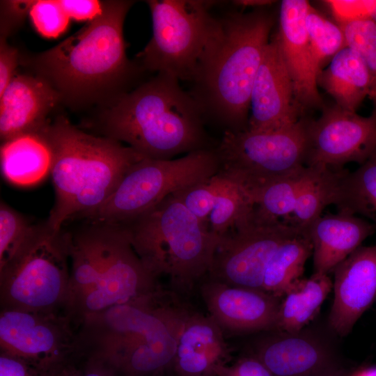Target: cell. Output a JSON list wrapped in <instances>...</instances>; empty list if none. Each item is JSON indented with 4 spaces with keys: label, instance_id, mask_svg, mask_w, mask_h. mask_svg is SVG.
<instances>
[{
    "label": "cell",
    "instance_id": "obj_1",
    "mask_svg": "<svg viewBox=\"0 0 376 376\" xmlns=\"http://www.w3.org/2000/svg\"><path fill=\"white\" fill-rule=\"evenodd\" d=\"M190 312L161 290L86 318L77 329V349L99 357L118 376H166Z\"/></svg>",
    "mask_w": 376,
    "mask_h": 376
},
{
    "label": "cell",
    "instance_id": "obj_2",
    "mask_svg": "<svg viewBox=\"0 0 376 376\" xmlns=\"http://www.w3.org/2000/svg\"><path fill=\"white\" fill-rule=\"evenodd\" d=\"M179 81L157 73L113 98L93 126L102 136L125 142L149 159H171L212 148L202 109Z\"/></svg>",
    "mask_w": 376,
    "mask_h": 376
},
{
    "label": "cell",
    "instance_id": "obj_3",
    "mask_svg": "<svg viewBox=\"0 0 376 376\" xmlns=\"http://www.w3.org/2000/svg\"><path fill=\"white\" fill-rule=\"evenodd\" d=\"M265 8L217 18L191 81L205 120L224 132L248 130L253 84L275 24Z\"/></svg>",
    "mask_w": 376,
    "mask_h": 376
},
{
    "label": "cell",
    "instance_id": "obj_4",
    "mask_svg": "<svg viewBox=\"0 0 376 376\" xmlns=\"http://www.w3.org/2000/svg\"><path fill=\"white\" fill-rule=\"evenodd\" d=\"M68 241L70 279L63 311L77 328L92 315L162 289L121 225L91 223L68 233Z\"/></svg>",
    "mask_w": 376,
    "mask_h": 376
},
{
    "label": "cell",
    "instance_id": "obj_5",
    "mask_svg": "<svg viewBox=\"0 0 376 376\" xmlns=\"http://www.w3.org/2000/svg\"><path fill=\"white\" fill-rule=\"evenodd\" d=\"M132 1H107L102 11L73 36L29 60L65 100L87 103L115 92L139 70L126 55L125 16Z\"/></svg>",
    "mask_w": 376,
    "mask_h": 376
},
{
    "label": "cell",
    "instance_id": "obj_6",
    "mask_svg": "<svg viewBox=\"0 0 376 376\" xmlns=\"http://www.w3.org/2000/svg\"><path fill=\"white\" fill-rule=\"evenodd\" d=\"M46 131L56 196L46 224L56 232L68 220L86 218L100 208L130 169L146 158L118 141L78 129L63 116L49 121Z\"/></svg>",
    "mask_w": 376,
    "mask_h": 376
},
{
    "label": "cell",
    "instance_id": "obj_7",
    "mask_svg": "<svg viewBox=\"0 0 376 376\" xmlns=\"http://www.w3.org/2000/svg\"><path fill=\"white\" fill-rule=\"evenodd\" d=\"M119 225L147 269L157 279L168 276L175 290L185 293L207 275L221 238L174 194Z\"/></svg>",
    "mask_w": 376,
    "mask_h": 376
},
{
    "label": "cell",
    "instance_id": "obj_8",
    "mask_svg": "<svg viewBox=\"0 0 376 376\" xmlns=\"http://www.w3.org/2000/svg\"><path fill=\"white\" fill-rule=\"evenodd\" d=\"M70 279L68 233L46 222L0 267L1 308L63 311Z\"/></svg>",
    "mask_w": 376,
    "mask_h": 376
},
{
    "label": "cell",
    "instance_id": "obj_9",
    "mask_svg": "<svg viewBox=\"0 0 376 376\" xmlns=\"http://www.w3.org/2000/svg\"><path fill=\"white\" fill-rule=\"evenodd\" d=\"M152 36L136 55L143 70L192 81L202 55L215 30L210 12L216 1L148 0Z\"/></svg>",
    "mask_w": 376,
    "mask_h": 376
},
{
    "label": "cell",
    "instance_id": "obj_10",
    "mask_svg": "<svg viewBox=\"0 0 376 376\" xmlns=\"http://www.w3.org/2000/svg\"><path fill=\"white\" fill-rule=\"evenodd\" d=\"M219 169L215 148L171 159L144 158L130 169L107 200L86 219L97 224L125 223Z\"/></svg>",
    "mask_w": 376,
    "mask_h": 376
},
{
    "label": "cell",
    "instance_id": "obj_11",
    "mask_svg": "<svg viewBox=\"0 0 376 376\" xmlns=\"http://www.w3.org/2000/svg\"><path fill=\"white\" fill-rule=\"evenodd\" d=\"M308 123L300 118L278 130L224 132L215 147L219 171L240 184L253 201L266 185L306 166Z\"/></svg>",
    "mask_w": 376,
    "mask_h": 376
},
{
    "label": "cell",
    "instance_id": "obj_12",
    "mask_svg": "<svg viewBox=\"0 0 376 376\" xmlns=\"http://www.w3.org/2000/svg\"><path fill=\"white\" fill-rule=\"evenodd\" d=\"M303 232L291 223L259 217L253 207L246 219L221 237L207 276L230 285L262 290L273 253L283 242Z\"/></svg>",
    "mask_w": 376,
    "mask_h": 376
},
{
    "label": "cell",
    "instance_id": "obj_13",
    "mask_svg": "<svg viewBox=\"0 0 376 376\" xmlns=\"http://www.w3.org/2000/svg\"><path fill=\"white\" fill-rule=\"evenodd\" d=\"M77 333L63 311L1 308L0 352L44 371L77 349Z\"/></svg>",
    "mask_w": 376,
    "mask_h": 376
},
{
    "label": "cell",
    "instance_id": "obj_14",
    "mask_svg": "<svg viewBox=\"0 0 376 376\" xmlns=\"http://www.w3.org/2000/svg\"><path fill=\"white\" fill-rule=\"evenodd\" d=\"M376 150V111L368 117L336 104L322 109L308 123L306 166L340 169L350 162L359 165Z\"/></svg>",
    "mask_w": 376,
    "mask_h": 376
},
{
    "label": "cell",
    "instance_id": "obj_15",
    "mask_svg": "<svg viewBox=\"0 0 376 376\" xmlns=\"http://www.w3.org/2000/svg\"><path fill=\"white\" fill-rule=\"evenodd\" d=\"M200 288L209 315L224 333L276 331L280 298L262 290L233 286L209 277Z\"/></svg>",
    "mask_w": 376,
    "mask_h": 376
},
{
    "label": "cell",
    "instance_id": "obj_16",
    "mask_svg": "<svg viewBox=\"0 0 376 376\" xmlns=\"http://www.w3.org/2000/svg\"><path fill=\"white\" fill-rule=\"evenodd\" d=\"M248 130L274 131L301 118L290 76L274 39L269 41L256 73L250 97Z\"/></svg>",
    "mask_w": 376,
    "mask_h": 376
},
{
    "label": "cell",
    "instance_id": "obj_17",
    "mask_svg": "<svg viewBox=\"0 0 376 376\" xmlns=\"http://www.w3.org/2000/svg\"><path fill=\"white\" fill-rule=\"evenodd\" d=\"M334 298L329 325L347 336L376 299V244L361 246L333 270Z\"/></svg>",
    "mask_w": 376,
    "mask_h": 376
},
{
    "label": "cell",
    "instance_id": "obj_18",
    "mask_svg": "<svg viewBox=\"0 0 376 376\" xmlns=\"http://www.w3.org/2000/svg\"><path fill=\"white\" fill-rule=\"evenodd\" d=\"M309 4L306 0L282 1L279 29L274 38L290 76L295 102L301 112L322 105L318 89V72L305 26Z\"/></svg>",
    "mask_w": 376,
    "mask_h": 376
},
{
    "label": "cell",
    "instance_id": "obj_19",
    "mask_svg": "<svg viewBox=\"0 0 376 376\" xmlns=\"http://www.w3.org/2000/svg\"><path fill=\"white\" fill-rule=\"evenodd\" d=\"M267 333L256 341L251 354L274 376H313L336 365L328 346L311 334Z\"/></svg>",
    "mask_w": 376,
    "mask_h": 376
},
{
    "label": "cell",
    "instance_id": "obj_20",
    "mask_svg": "<svg viewBox=\"0 0 376 376\" xmlns=\"http://www.w3.org/2000/svg\"><path fill=\"white\" fill-rule=\"evenodd\" d=\"M61 100L60 93L42 77L15 75L0 94L1 142L41 128Z\"/></svg>",
    "mask_w": 376,
    "mask_h": 376
},
{
    "label": "cell",
    "instance_id": "obj_21",
    "mask_svg": "<svg viewBox=\"0 0 376 376\" xmlns=\"http://www.w3.org/2000/svg\"><path fill=\"white\" fill-rule=\"evenodd\" d=\"M230 349L214 319L191 311L182 327L171 373L176 376H216L228 363Z\"/></svg>",
    "mask_w": 376,
    "mask_h": 376
},
{
    "label": "cell",
    "instance_id": "obj_22",
    "mask_svg": "<svg viewBox=\"0 0 376 376\" xmlns=\"http://www.w3.org/2000/svg\"><path fill=\"white\" fill-rule=\"evenodd\" d=\"M375 230L373 224L356 215L322 214L306 230L313 246L314 272H333Z\"/></svg>",
    "mask_w": 376,
    "mask_h": 376
},
{
    "label": "cell",
    "instance_id": "obj_23",
    "mask_svg": "<svg viewBox=\"0 0 376 376\" xmlns=\"http://www.w3.org/2000/svg\"><path fill=\"white\" fill-rule=\"evenodd\" d=\"M47 123L40 129L2 141L1 169L8 182L29 187L50 174L53 153L46 131Z\"/></svg>",
    "mask_w": 376,
    "mask_h": 376
},
{
    "label": "cell",
    "instance_id": "obj_24",
    "mask_svg": "<svg viewBox=\"0 0 376 376\" xmlns=\"http://www.w3.org/2000/svg\"><path fill=\"white\" fill-rule=\"evenodd\" d=\"M323 88L339 107L356 112L371 91L370 72L361 57L348 47L339 51L318 75Z\"/></svg>",
    "mask_w": 376,
    "mask_h": 376
},
{
    "label": "cell",
    "instance_id": "obj_25",
    "mask_svg": "<svg viewBox=\"0 0 376 376\" xmlns=\"http://www.w3.org/2000/svg\"><path fill=\"white\" fill-rule=\"evenodd\" d=\"M333 288L327 274L314 272L294 282L281 299L276 329L298 332L309 323Z\"/></svg>",
    "mask_w": 376,
    "mask_h": 376
},
{
    "label": "cell",
    "instance_id": "obj_26",
    "mask_svg": "<svg viewBox=\"0 0 376 376\" xmlns=\"http://www.w3.org/2000/svg\"><path fill=\"white\" fill-rule=\"evenodd\" d=\"M333 205L338 212L361 215L376 226V150L356 170L343 169Z\"/></svg>",
    "mask_w": 376,
    "mask_h": 376
},
{
    "label": "cell",
    "instance_id": "obj_27",
    "mask_svg": "<svg viewBox=\"0 0 376 376\" xmlns=\"http://www.w3.org/2000/svg\"><path fill=\"white\" fill-rule=\"evenodd\" d=\"M312 253L307 232L283 242L267 265L262 290L281 299L290 285L301 278L305 263Z\"/></svg>",
    "mask_w": 376,
    "mask_h": 376
},
{
    "label": "cell",
    "instance_id": "obj_28",
    "mask_svg": "<svg viewBox=\"0 0 376 376\" xmlns=\"http://www.w3.org/2000/svg\"><path fill=\"white\" fill-rule=\"evenodd\" d=\"M211 180L212 195L207 226L221 237L250 214L254 203L248 192L223 172L219 171Z\"/></svg>",
    "mask_w": 376,
    "mask_h": 376
},
{
    "label": "cell",
    "instance_id": "obj_29",
    "mask_svg": "<svg viewBox=\"0 0 376 376\" xmlns=\"http://www.w3.org/2000/svg\"><path fill=\"white\" fill-rule=\"evenodd\" d=\"M308 175L298 194L291 224L306 232L323 210L333 205L338 179L343 169L308 166Z\"/></svg>",
    "mask_w": 376,
    "mask_h": 376
},
{
    "label": "cell",
    "instance_id": "obj_30",
    "mask_svg": "<svg viewBox=\"0 0 376 376\" xmlns=\"http://www.w3.org/2000/svg\"><path fill=\"white\" fill-rule=\"evenodd\" d=\"M308 173L309 167L305 166L266 185L253 199L255 212L271 220L290 217Z\"/></svg>",
    "mask_w": 376,
    "mask_h": 376
},
{
    "label": "cell",
    "instance_id": "obj_31",
    "mask_svg": "<svg viewBox=\"0 0 376 376\" xmlns=\"http://www.w3.org/2000/svg\"><path fill=\"white\" fill-rule=\"evenodd\" d=\"M305 26L315 68L319 72L322 65L339 51L347 47L343 31L313 7L308 5Z\"/></svg>",
    "mask_w": 376,
    "mask_h": 376
},
{
    "label": "cell",
    "instance_id": "obj_32",
    "mask_svg": "<svg viewBox=\"0 0 376 376\" xmlns=\"http://www.w3.org/2000/svg\"><path fill=\"white\" fill-rule=\"evenodd\" d=\"M34 225L5 202L0 205V267L10 260L31 239Z\"/></svg>",
    "mask_w": 376,
    "mask_h": 376
},
{
    "label": "cell",
    "instance_id": "obj_33",
    "mask_svg": "<svg viewBox=\"0 0 376 376\" xmlns=\"http://www.w3.org/2000/svg\"><path fill=\"white\" fill-rule=\"evenodd\" d=\"M339 25L347 47L361 57L370 72L372 86L369 97L376 111V23L370 19H360Z\"/></svg>",
    "mask_w": 376,
    "mask_h": 376
},
{
    "label": "cell",
    "instance_id": "obj_34",
    "mask_svg": "<svg viewBox=\"0 0 376 376\" xmlns=\"http://www.w3.org/2000/svg\"><path fill=\"white\" fill-rule=\"evenodd\" d=\"M29 14L36 30L46 38H56L62 34L70 19L59 0L32 1Z\"/></svg>",
    "mask_w": 376,
    "mask_h": 376
},
{
    "label": "cell",
    "instance_id": "obj_35",
    "mask_svg": "<svg viewBox=\"0 0 376 376\" xmlns=\"http://www.w3.org/2000/svg\"><path fill=\"white\" fill-rule=\"evenodd\" d=\"M49 376H118L99 357L75 350L63 361L48 371Z\"/></svg>",
    "mask_w": 376,
    "mask_h": 376
},
{
    "label": "cell",
    "instance_id": "obj_36",
    "mask_svg": "<svg viewBox=\"0 0 376 376\" xmlns=\"http://www.w3.org/2000/svg\"><path fill=\"white\" fill-rule=\"evenodd\" d=\"M338 24L360 19H369L370 1H326Z\"/></svg>",
    "mask_w": 376,
    "mask_h": 376
},
{
    "label": "cell",
    "instance_id": "obj_37",
    "mask_svg": "<svg viewBox=\"0 0 376 376\" xmlns=\"http://www.w3.org/2000/svg\"><path fill=\"white\" fill-rule=\"evenodd\" d=\"M216 376H274L269 369L252 354L242 357L232 364L219 366Z\"/></svg>",
    "mask_w": 376,
    "mask_h": 376
},
{
    "label": "cell",
    "instance_id": "obj_38",
    "mask_svg": "<svg viewBox=\"0 0 376 376\" xmlns=\"http://www.w3.org/2000/svg\"><path fill=\"white\" fill-rule=\"evenodd\" d=\"M19 61L18 51L7 43L5 37L0 40V94L14 77Z\"/></svg>",
    "mask_w": 376,
    "mask_h": 376
},
{
    "label": "cell",
    "instance_id": "obj_39",
    "mask_svg": "<svg viewBox=\"0 0 376 376\" xmlns=\"http://www.w3.org/2000/svg\"><path fill=\"white\" fill-rule=\"evenodd\" d=\"M59 3L70 19L91 20L102 10L104 1L93 0H59Z\"/></svg>",
    "mask_w": 376,
    "mask_h": 376
},
{
    "label": "cell",
    "instance_id": "obj_40",
    "mask_svg": "<svg viewBox=\"0 0 376 376\" xmlns=\"http://www.w3.org/2000/svg\"><path fill=\"white\" fill-rule=\"evenodd\" d=\"M0 376H49L40 370L8 354L0 352Z\"/></svg>",
    "mask_w": 376,
    "mask_h": 376
},
{
    "label": "cell",
    "instance_id": "obj_41",
    "mask_svg": "<svg viewBox=\"0 0 376 376\" xmlns=\"http://www.w3.org/2000/svg\"><path fill=\"white\" fill-rule=\"evenodd\" d=\"M272 1L268 0H237L233 3L240 6H251L256 8L266 7L273 3Z\"/></svg>",
    "mask_w": 376,
    "mask_h": 376
},
{
    "label": "cell",
    "instance_id": "obj_42",
    "mask_svg": "<svg viewBox=\"0 0 376 376\" xmlns=\"http://www.w3.org/2000/svg\"><path fill=\"white\" fill-rule=\"evenodd\" d=\"M313 376H347L344 369L336 365Z\"/></svg>",
    "mask_w": 376,
    "mask_h": 376
},
{
    "label": "cell",
    "instance_id": "obj_43",
    "mask_svg": "<svg viewBox=\"0 0 376 376\" xmlns=\"http://www.w3.org/2000/svg\"><path fill=\"white\" fill-rule=\"evenodd\" d=\"M351 376H376V366H370L362 368Z\"/></svg>",
    "mask_w": 376,
    "mask_h": 376
},
{
    "label": "cell",
    "instance_id": "obj_44",
    "mask_svg": "<svg viewBox=\"0 0 376 376\" xmlns=\"http://www.w3.org/2000/svg\"><path fill=\"white\" fill-rule=\"evenodd\" d=\"M369 19L376 23V1L375 0L372 3Z\"/></svg>",
    "mask_w": 376,
    "mask_h": 376
},
{
    "label": "cell",
    "instance_id": "obj_45",
    "mask_svg": "<svg viewBox=\"0 0 376 376\" xmlns=\"http://www.w3.org/2000/svg\"><path fill=\"white\" fill-rule=\"evenodd\" d=\"M166 376H176V375H173V374H172V373H170V374H169V375H166Z\"/></svg>",
    "mask_w": 376,
    "mask_h": 376
}]
</instances>
